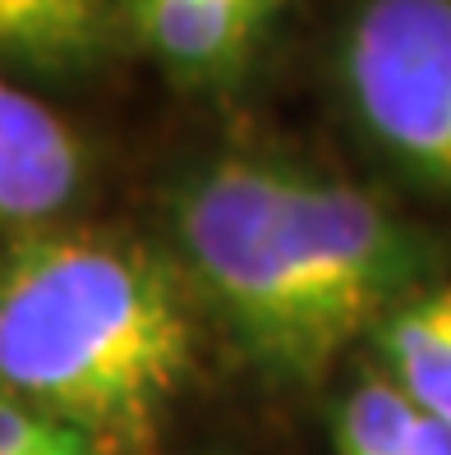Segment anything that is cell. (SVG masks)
<instances>
[{
	"instance_id": "1",
	"label": "cell",
	"mask_w": 451,
	"mask_h": 455,
	"mask_svg": "<svg viewBox=\"0 0 451 455\" xmlns=\"http://www.w3.org/2000/svg\"><path fill=\"white\" fill-rule=\"evenodd\" d=\"M171 244L203 313L268 387L309 391L442 253L359 184L277 152H221L171 189Z\"/></svg>"
},
{
	"instance_id": "2",
	"label": "cell",
	"mask_w": 451,
	"mask_h": 455,
	"mask_svg": "<svg viewBox=\"0 0 451 455\" xmlns=\"http://www.w3.org/2000/svg\"><path fill=\"white\" fill-rule=\"evenodd\" d=\"M203 304L175 249L46 226L0 239V395L78 427L97 455H152L198 372Z\"/></svg>"
},
{
	"instance_id": "3",
	"label": "cell",
	"mask_w": 451,
	"mask_h": 455,
	"mask_svg": "<svg viewBox=\"0 0 451 455\" xmlns=\"http://www.w3.org/2000/svg\"><path fill=\"white\" fill-rule=\"evenodd\" d=\"M336 74L364 139L451 203V0H359Z\"/></svg>"
},
{
	"instance_id": "4",
	"label": "cell",
	"mask_w": 451,
	"mask_h": 455,
	"mask_svg": "<svg viewBox=\"0 0 451 455\" xmlns=\"http://www.w3.org/2000/svg\"><path fill=\"white\" fill-rule=\"evenodd\" d=\"M93 152L56 106L0 74V239L60 226L88 194Z\"/></svg>"
},
{
	"instance_id": "5",
	"label": "cell",
	"mask_w": 451,
	"mask_h": 455,
	"mask_svg": "<svg viewBox=\"0 0 451 455\" xmlns=\"http://www.w3.org/2000/svg\"><path fill=\"white\" fill-rule=\"evenodd\" d=\"M129 37L180 88H226L245 74L272 19L240 0H125Z\"/></svg>"
},
{
	"instance_id": "6",
	"label": "cell",
	"mask_w": 451,
	"mask_h": 455,
	"mask_svg": "<svg viewBox=\"0 0 451 455\" xmlns=\"http://www.w3.org/2000/svg\"><path fill=\"white\" fill-rule=\"evenodd\" d=\"M129 33L125 0H0V69L88 78Z\"/></svg>"
},
{
	"instance_id": "7",
	"label": "cell",
	"mask_w": 451,
	"mask_h": 455,
	"mask_svg": "<svg viewBox=\"0 0 451 455\" xmlns=\"http://www.w3.org/2000/svg\"><path fill=\"white\" fill-rule=\"evenodd\" d=\"M383 378L419 410L451 423V281H433L396 304L368 336Z\"/></svg>"
},
{
	"instance_id": "8",
	"label": "cell",
	"mask_w": 451,
	"mask_h": 455,
	"mask_svg": "<svg viewBox=\"0 0 451 455\" xmlns=\"http://www.w3.org/2000/svg\"><path fill=\"white\" fill-rule=\"evenodd\" d=\"M332 455H451V423L368 372L332 414Z\"/></svg>"
},
{
	"instance_id": "9",
	"label": "cell",
	"mask_w": 451,
	"mask_h": 455,
	"mask_svg": "<svg viewBox=\"0 0 451 455\" xmlns=\"http://www.w3.org/2000/svg\"><path fill=\"white\" fill-rule=\"evenodd\" d=\"M0 455H97V446L78 427L0 395Z\"/></svg>"
},
{
	"instance_id": "10",
	"label": "cell",
	"mask_w": 451,
	"mask_h": 455,
	"mask_svg": "<svg viewBox=\"0 0 451 455\" xmlns=\"http://www.w3.org/2000/svg\"><path fill=\"white\" fill-rule=\"evenodd\" d=\"M240 5H249V10H258L262 19H272L281 5H286V0H240Z\"/></svg>"
}]
</instances>
